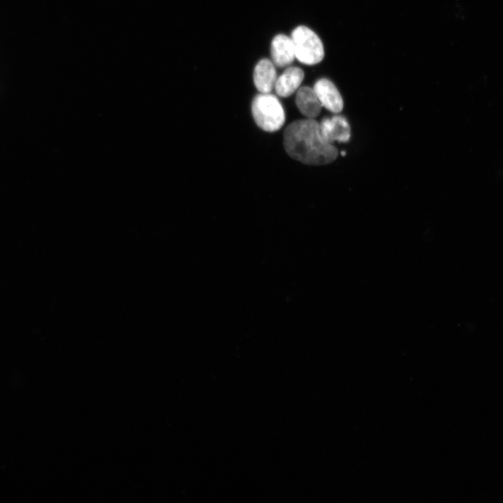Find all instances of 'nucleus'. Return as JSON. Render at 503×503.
Masks as SVG:
<instances>
[{
  "label": "nucleus",
  "instance_id": "1",
  "mask_svg": "<svg viewBox=\"0 0 503 503\" xmlns=\"http://www.w3.org/2000/svg\"><path fill=\"white\" fill-rule=\"evenodd\" d=\"M284 145L293 159L307 165H326L333 162L338 152L320 131L319 123L306 118L294 121L284 133Z\"/></svg>",
  "mask_w": 503,
  "mask_h": 503
},
{
  "label": "nucleus",
  "instance_id": "6",
  "mask_svg": "<svg viewBox=\"0 0 503 503\" xmlns=\"http://www.w3.org/2000/svg\"><path fill=\"white\" fill-rule=\"evenodd\" d=\"M270 53L275 66L285 67L290 65L296 58L291 38L282 34L276 35L271 42Z\"/></svg>",
  "mask_w": 503,
  "mask_h": 503
},
{
  "label": "nucleus",
  "instance_id": "4",
  "mask_svg": "<svg viewBox=\"0 0 503 503\" xmlns=\"http://www.w3.org/2000/svg\"><path fill=\"white\" fill-rule=\"evenodd\" d=\"M323 138L328 143H347L351 137V127L345 117L335 115L326 117L319 123Z\"/></svg>",
  "mask_w": 503,
  "mask_h": 503
},
{
  "label": "nucleus",
  "instance_id": "5",
  "mask_svg": "<svg viewBox=\"0 0 503 503\" xmlns=\"http://www.w3.org/2000/svg\"><path fill=\"white\" fill-rule=\"evenodd\" d=\"M313 89L322 107L333 113H339L342 110V97L332 81L327 78H321L315 82Z\"/></svg>",
  "mask_w": 503,
  "mask_h": 503
},
{
  "label": "nucleus",
  "instance_id": "3",
  "mask_svg": "<svg viewBox=\"0 0 503 503\" xmlns=\"http://www.w3.org/2000/svg\"><path fill=\"white\" fill-rule=\"evenodd\" d=\"M296 58L306 65H314L321 62L324 57L322 41L317 34L307 27L300 25L296 27L291 35Z\"/></svg>",
  "mask_w": 503,
  "mask_h": 503
},
{
  "label": "nucleus",
  "instance_id": "9",
  "mask_svg": "<svg viewBox=\"0 0 503 503\" xmlns=\"http://www.w3.org/2000/svg\"><path fill=\"white\" fill-rule=\"evenodd\" d=\"M296 104L301 114L309 119H314L317 117L322 108L314 89L307 86L298 89Z\"/></svg>",
  "mask_w": 503,
  "mask_h": 503
},
{
  "label": "nucleus",
  "instance_id": "8",
  "mask_svg": "<svg viewBox=\"0 0 503 503\" xmlns=\"http://www.w3.org/2000/svg\"><path fill=\"white\" fill-rule=\"evenodd\" d=\"M303 78L304 72L300 68L289 67L277 78L274 89L278 96L288 97L299 88Z\"/></svg>",
  "mask_w": 503,
  "mask_h": 503
},
{
  "label": "nucleus",
  "instance_id": "7",
  "mask_svg": "<svg viewBox=\"0 0 503 503\" xmlns=\"http://www.w3.org/2000/svg\"><path fill=\"white\" fill-rule=\"evenodd\" d=\"M277 78L275 64L268 59H261L255 66L253 80L260 93H270L275 88Z\"/></svg>",
  "mask_w": 503,
  "mask_h": 503
},
{
  "label": "nucleus",
  "instance_id": "2",
  "mask_svg": "<svg viewBox=\"0 0 503 503\" xmlns=\"http://www.w3.org/2000/svg\"><path fill=\"white\" fill-rule=\"evenodd\" d=\"M252 112L258 126L268 132L279 130L285 122L282 105L270 93H260L254 98Z\"/></svg>",
  "mask_w": 503,
  "mask_h": 503
}]
</instances>
